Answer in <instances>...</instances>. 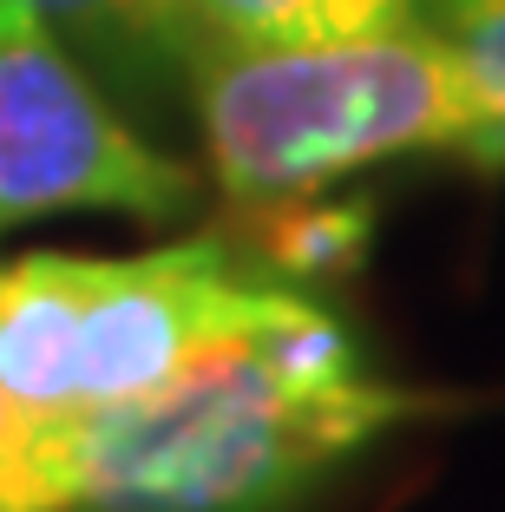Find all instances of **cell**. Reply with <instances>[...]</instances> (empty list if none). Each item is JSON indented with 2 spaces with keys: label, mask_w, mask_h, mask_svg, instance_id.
Listing matches in <instances>:
<instances>
[{
  "label": "cell",
  "mask_w": 505,
  "mask_h": 512,
  "mask_svg": "<svg viewBox=\"0 0 505 512\" xmlns=\"http://www.w3.org/2000/svg\"><path fill=\"white\" fill-rule=\"evenodd\" d=\"M414 407L407 388L368 368L348 322L302 289L138 401L40 414L46 506L289 512Z\"/></svg>",
  "instance_id": "1"
},
{
  "label": "cell",
  "mask_w": 505,
  "mask_h": 512,
  "mask_svg": "<svg viewBox=\"0 0 505 512\" xmlns=\"http://www.w3.org/2000/svg\"><path fill=\"white\" fill-rule=\"evenodd\" d=\"M184 92L223 197L250 211L302 204L387 158L505 165V132L420 20L342 40H204L184 66Z\"/></svg>",
  "instance_id": "2"
},
{
  "label": "cell",
  "mask_w": 505,
  "mask_h": 512,
  "mask_svg": "<svg viewBox=\"0 0 505 512\" xmlns=\"http://www.w3.org/2000/svg\"><path fill=\"white\" fill-rule=\"evenodd\" d=\"M302 289L269 243L223 230L145 256H14L0 263V394L27 414L138 401Z\"/></svg>",
  "instance_id": "3"
},
{
  "label": "cell",
  "mask_w": 505,
  "mask_h": 512,
  "mask_svg": "<svg viewBox=\"0 0 505 512\" xmlns=\"http://www.w3.org/2000/svg\"><path fill=\"white\" fill-rule=\"evenodd\" d=\"M197 178L105 106L92 73L33 14L0 0V230L60 211L171 224Z\"/></svg>",
  "instance_id": "4"
},
{
  "label": "cell",
  "mask_w": 505,
  "mask_h": 512,
  "mask_svg": "<svg viewBox=\"0 0 505 512\" xmlns=\"http://www.w3.org/2000/svg\"><path fill=\"white\" fill-rule=\"evenodd\" d=\"M86 73L112 79L125 92L184 86V66L197 53V27L184 0H14Z\"/></svg>",
  "instance_id": "5"
},
{
  "label": "cell",
  "mask_w": 505,
  "mask_h": 512,
  "mask_svg": "<svg viewBox=\"0 0 505 512\" xmlns=\"http://www.w3.org/2000/svg\"><path fill=\"white\" fill-rule=\"evenodd\" d=\"M191 7L197 46H276V40H342V33L407 27L414 0H184Z\"/></svg>",
  "instance_id": "6"
},
{
  "label": "cell",
  "mask_w": 505,
  "mask_h": 512,
  "mask_svg": "<svg viewBox=\"0 0 505 512\" xmlns=\"http://www.w3.org/2000/svg\"><path fill=\"white\" fill-rule=\"evenodd\" d=\"M414 14L460 66L486 119L505 132V0H414Z\"/></svg>",
  "instance_id": "7"
},
{
  "label": "cell",
  "mask_w": 505,
  "mask_h": 512,
  "mask_svg": "<svg viewBox=\"0 0 505 512\" xmlns=\"http://www.w3.org/2000/svg\"><path fill=\"white\" fill-rule=\"evenodd\" d=\"M0 512H53L40 480V414L0 394Z\"/></svg>",
  "instance_id": "8"
}]
</instances>
